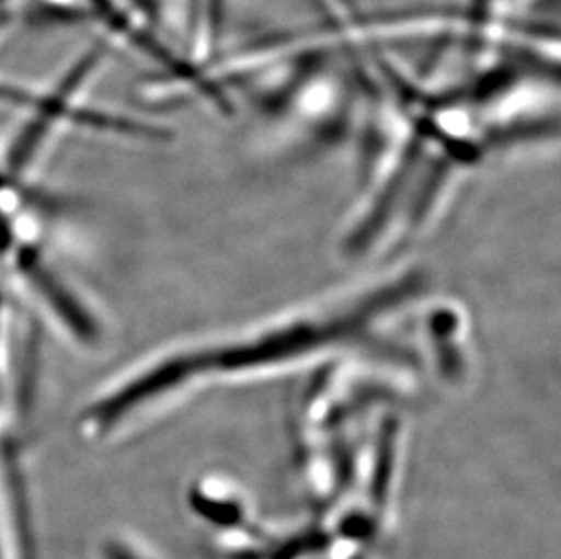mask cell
I'll return each instance as SVG.
<instances>
[{
	"label": "cell",
	"instance_id": "cell-1",
	"mask_svg": "<svg viewBox=\"0 0 561 559\" xmlns=\"http://www.w3.org/2000/svg\"><path fill=\"white\" fill-rule=\"evenodd\" d=\"M375 307L373 298L369 301L356 300L331 307V312L284 318L267 328L228 338V342L213 343L211 347L196 349L184 356H171L157 365V369L146 370L129 386L110 395L107 400L96 406V411L102 420L117 422L138 403L148 401L149 396L187 386L195 376H233L250 370L275 369V365L293 364L297 360L322 354L318 351L360 343L367 323L373 320Z\"/></svg>",
	"mask_w": 561,
	"mask_h": 559
},
{
	"label": "cell",
	"instance_id": "cell-2",
	"mask_svg": "<svg viewBox=\"0 0 561 559\" xmlns=\"http://www.w3.org/2000/svg\"><path fill=\"white\" fill-rule=\"evenodd\" d=\"M320 5L328 15H331L334 24H342V22L355 19V8L351 4V0H318Z\"/></svg>",
	"mask_w": 561,
	"mask_h": 559
},
{
	"label": "cell",
	"instance_id": "cell-3",
	"mask_svg": "<svg viewBox=\"0 0 561 559\" xmlns=\"http://www.w3.org/2000/svg\"><path fill=\"white\" fill-rule=\"evenodd\" d=\"M115 556H117V559H148L146 558V555H142V552L138 555L135 550L129 549H121Z\"/></svg>",
	"mask_w": 561,
	"mask_h": 559
}]
</instances>
